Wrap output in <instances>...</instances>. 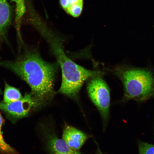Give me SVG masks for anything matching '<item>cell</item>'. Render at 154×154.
<instances>
[{
  "mask_svg": "<svg viewBox=\"0 0 154 154\" xmlns=\"http://www.w3.org/2000/svg\"><path fill=\"white\" fill-rule=\"evenodd\" d=\"M0 66L10 70L25 81L36 102L44 101L51 94L57 65L44 61L37 51L25 49L15 60H0Z\"/></svg>",
  "mask_w": 154,
  "mask_h": 154,
  "instance_id": "6da1fadb",
  "label": "cell"
},
{
  "mask_svg": "<svg viewBox=\"0 0 154 154\" xmlns=\"http://www.w3.org/2000/svg\"><path fill=\"white\" fill-rule=\"evenodd\" d=\"M121 78L126 99L144 100L154 94V80L150 71L127 70L122 72Z\"/></svg>",
  "mask_w": 154,
  "mask_h": 154,
  "instance_id": "7a4b0ae2",
  "label": "cell"
},
{
  "mask_svg": "<svg viewBox=\"0 0 154 154\" xmlns=\"http://www.w3.org/2000/svg\"><path fill=\"white\" fill-rule=\"evenodd\" d=\"M89 96L105 121L108 118L110 105V93L105 82L99 76L93 78L88 83Z\"/></svg>",
  "mask_w": 154,
  "mask_h": 154,
  "instance_id": "3957f363",
  "label": "cell"
},
{
  "mask_svg": "<svg viewBox=\"0 0 154 154\" xmlns=\"http://www.w3.org/2000/svg\"><path fill=\"white\" fill-rule=\"evenodd\" d=\"M36 102L32 94H26L21 99L10 103L0 102V110L11 121L26 116Z\"/></svg>",
  "mask_w": 154,
  "mask_h": 154,
  "instance_id": "277c9868",
  "label": "cell"
},
{
  "mask_svg": "<svg viewBox=\"0 0 154 154\" xmlns=\"http://www.w3.org/2000/svg\"><path fill=\"white\" fill-rule=\"evenodd\" d=\"M88 135L82 131L71 126L64 128L62 139L72 149L79 151L88 138Z\"/></svg>",
  "mask_w": 154,
  "mask_h": 154,
  "instance_id": "5b68a950",
  "label": "cell"
},
{
  "mask_svg": "<svg viewBox=\"0 0 154 154\" xmlns=\"http://www.w3.org/2000/svg\"><path fill=\"white\" fill-rule=\"evenodd\" d=\"M46 146L51 154H81L79 151L73 150L62 139L54 134H46Z\"/></svg>",
  "mask_w": 154,
  "mask_h": 154,
  "instance_id": "8992f818",
  "label": "cell"
},
{
  "mask_svg": "<svg viewBox=\"0 0 154 154\" xmlns=\"http://www.w3.org/2000/svg\"><path fill=\"white\" fill-rule=\"evenodd\" d=\"M11 17L10 7L7 0H0V35L6 39V32Z\"/></svg>",
  "mask_w": 154,
  "mask_h": 154,
  "instance_id": "52a82bcc",
  "label": "cell"
},
{
  "mask_svg": "<svg viewBox=\"0 0 154 154\" xmlns=\"http://www.w3.org/2000/svg\"><path fill=\"white\" fill-rule=\"evenodd\" d=\"M4 93L3 102L8 103L14 102L21 99L23 96L17 89L9 85L5 82Z\"/></svg>",
  "mask_w": 154,
  "mask_h": 154,
  "instance_id": "ba28073f",
  "label": "cell"
},
{
  "mask_svg": "<svg viewBox=\"0 0 154 154\" xmlns=\"http://www.w3.org/2000/svg\"><path fill=\"white\" fill-rule=\"evenodd\" d=\"M15 4V21L18 37L20 42L22 41L21 35L20 28L21 19L25 13V0H10Z\"/></svg>",
  "mask_w": 154,
  "mask_h": 154,
  "instance_id": "9c48e42d",
  "label": "cell"
},
{
  "mask_svg": "<svg viewBox=\"0 0 154 154\" xmlns=\"http://www.w3.org/2000/svg\"><path fill=\"white\" fill-rule=\"evenodd\" d=\"M4 122V119L0 113V154H20L4 139L2 132V127Z\"/></svg>",
  "mask_w": 154,
  "mask_h": 154,
  "instance_id": "30bf717a",
  "label": "cell"
},
{
  "mask_svg": "<svg viewBox=\"0 0 154 154\" xmlns=\"http://www.w3.org/2000/svg\"><path fill=\"white\" fill-rule=\"evenodd\" d=\"M138 149L139 154H154V145L141 142Z\"/></svg>",
  "mask_w": 154,
  "mask_h": 154,
  "instance_id": "8fae6325",
  "label": "cell"
},
{
  "mask_svg": "<svg viewBox=\"0 0 154 154\" xmlns=\"http://www.w3.org/2000/svg\"><path fill=\"white\" fill-rule=\"evenodd\" d=\"M83 3H79L69 6L66 11L71 16L77 17L81 14L83 8Z\"/></svg>",
  "mask_w": 154,
  "mask_h": 154,
  "instance_id": "7c38bea8",
  "label": "cell"
},
{
  "mask_svg": "<svg viewBox=\"0 0 154 154\" xmlns=\"http://www.w3.org/2000/svg\"><path fill=\"white\" fill-rule=\"evenodd\" d=\"M68 0H60V4L65 11L68 7Z\"/></svg>",
  "mask_w": 154,
  "mask_h": 154,
  "instance_id": "4fadbf2b",
  "label": "cell"
},
{
  "mask_svg": "<svg viewBox=\"0 0 154 154\" xmlns=\"http://www.w3.org/2000/svg\"><path fill=\"white\" fill-rule=\"evenodd\" d=\"M97 147V154H104L98 146Z\"/></svg>",
  "mask_w": 154,
  "mask_h": 154,
  "instance_id": "5bb4252c",
  "label": "cell"
},
{
  "mask_svg": "<svg viewBox=\"0 0 154 154\" xmlns=\"http://www.w3.org/2000/svg\"><path fill=\"white\" fill-rule=\"evenodd\" d=\"M2 94V92L0 88V94Z\"/></svg>",
  "mask_w": 154,
  "mask_h": 154,
  "instance_id": "9a60e30c",
  "label": "cell"
}]
</instances>
